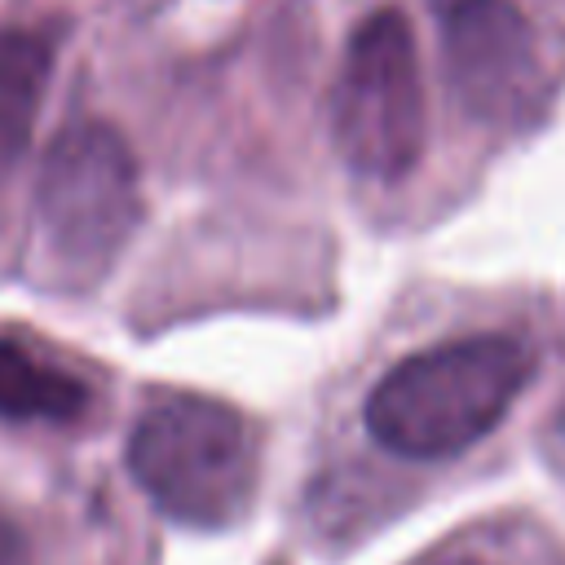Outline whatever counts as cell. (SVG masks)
<instances>
[{
	"instance_id": "obj_1",
	"label": "cell",
	"mask_w": 565,
	"mask_h": 565,
	"mask_svg": "<svg viewBox=\"0 0 565 565\" xmlns=\"http://www.w3.org/2000/svg\"><path fill=\"white\" fill-rule=\"evenodd\" d=\"M534 375L512 335H463L388 366L366 397V433L402 459H446L481 441Z\"/></svg>"
},
{
	"instance_id": "obj_2",
	"label": "cell",
	"mask_w": 565,
	"mask_h": 565,
	"mask_svg": "<svg viewBox=\"0 0 565 565\" xmlns=\"http://www.w3.org/2000/svg\"><path fill=\"white\" fill-rule=\"evenodd\" d=\"M128 472L163 516L194 530H225L256 494V441L234 406L172 393L132 424Z\"/></svg>"
},
{
	"instance_id": "obj_3",
	"label": "cell",
	"mask_w": 565,
	"mask_h": 565,
	"mask_svg": "<svg viewBox=\"0 0 565 565\" xmlns=\"http://www.w3.org/2000/svg\"><path fill=\"white\" fill-rule=\"evenodd\" d=\"M424 79L402 9H375L344 49L331 84V141L349 172L402 181L424 154Z\"/></svg>"
},
{
	"instance_id": "obj_4",
	"label": "cell",
	"mask_w": 565,
	"mask_h": 565,
	"mask_svg": "<svg viewBox=\"0 0 565 565\" xmlns=\"http://www.w3.org/2000/svg\"><path fill=\"white\" fill-rule=\"evenodd\" d=\"M137 216L141 181L128 141L102 119L62 128L35 181V221L57 265L66 274H97L128 243Z\"/></svg>"
},
{
	"instance_id": "obj_5",
	"label": "cell",
	"mask_w": 565,
	"mask_h": 565,
	"mask_svg": "<svg viewBox=\"0 0 565 565\" xmlns=\"http://www.w3.org/2000/svg\"><path fill=\"white\" fill-rule=\"evenodd\" d=\"M441 71L455 102L481 124H512L539 93L543 62L516 0H441Z\"/></svg>"
},
{
	"instance_id": "obj_6",
	"label": "cell",
	"mask_w": 565,
	"mask_h": 565,
	"mask_svg": "<svg viewBox=\"0 0 565 565\" xmlns=\"http://www.w3.org/2000/svg\"><path fill=\"white\" fill-rule=\"evenodd\" d=\"M88 411V384L66 366L31 353L26 344L0 340V419L71 424Z\"/></svg>"
},
{
	"instance_id": "obj_7",
	"label": "cell",
	"mask_w": 565,
	"mask_h": 565,
	"mask_svg": "<svg viewBox=\"0 0 565 565\" xmlns=\"http://www.w3.org/2000/svg\"><path fill=\"white\" fill-rule=\"evenodd\" d=\"M53 53L31 31H0V181L22 159L44 88H49Z\"/></svg>"
},
{
	"instance_id": "obj_8",
	"label": "cell",
	"mask_w": 565,
	"mask_h": 565,
	"mask_svg": "<svg viewBox=\"0 0 565 565\" xmlns=\"http://www.w3.org/2000/svg\"><path fill=\"white\" fill-rule=\"evenodd\" d=\"M0 565H26V547H22V534L18 525L0 512Z\"/></svg>"
},
{
	"instance_id": "obj_9",
	"label": "cell",
	"mask_w": 565,
	"mask_h": 565,
	"mask_svg": "<svg viewBox=\"0 0 565 565\" xmlns=\"http://www.w3.org/2000/svg\"><path fill=\"white\" fill-rule=\"evenodd\" d=\"M437 565H490V561H481V556H450V561H437Z\"/></svg>"
},
{
	"instance_id": "obj_10",
	"label": "cell",
	"mask_w": 565,
	"mask_h": 565,
	"mask_svg": "<svg viewBox=\"0 0 565 565\" xmlns=\"http://www.w3.org/2000/svg\"><path fill=\"white\" fill-rule=\"evenodd\" d=\"M552 428H556V433H561V437H565V402H561V406H556V415H552Z\"/></svg>"
}]
</instances>
